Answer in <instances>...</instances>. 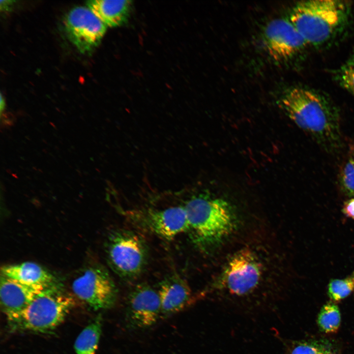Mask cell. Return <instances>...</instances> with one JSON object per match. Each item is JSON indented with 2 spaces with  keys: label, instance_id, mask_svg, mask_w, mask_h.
Returning <instances> with one entry per match:
<instances>
[{
  "label": "cell",
  "instance_id": "obj_20",
  "mask_svg": "<svg viewBox=\"0 0 354 354\" xmlns=\"http://www.w3.org/2000/svg\"><path fill=\"white\" fill-rule=\"evenodd\" d=\"M334 78L340 86L354 95V52L335 72Z\"/></svg>",
  "mask_w": 354,
  "mask_h": 354
},
{
  "label": "cell",
  "instance_id": "obj_24",
  "mask_svg": "<svg viewBox=\"0 0 354 354\" xmlns=\"http://www.w3.org/2000/svg\"><path fill=\"white\" fill-rule=\"evenodd\" d=\"M4 105H5V102H4V99L2 98V95H1V96H0V111H1V113L2 112V111H3V110L4 108V106H5Z\"/></svg>",
  "mask_w": 354,
  "mask_h": 354
},
{
  "label": "cell",
  "instance_id": "obj_14",
  "mask_svg": "<svg viewBox=\"0 0 354 354\" xmlns=\"http://www.w3.org/2000/svg\"><path fill=\"white\" fill-rule=\"evenodd\" d=\"M0 275L29 285L48 287L55 283V278L49 271L32 262L3 266Z\"/></svg>",
  "mask_w": 354,
  "mask_h": 354
},
{
  "label": "cell",
  "instance_id": "obj_22",
  "mask_svg": "<svg viewBox=\"0 0 354 354\" xmlns=\"http://www.w3.org/2000/svg\"><path fill=\"white\" fill-rule=\"evenodd\" d=\"M342 212L346 216L354 220V197L349 198L344 203Z\"/></svg>",
  "mask_w": 354,
  "mask_h": 354
},
{
  "label": "cell",
  "instance_id": "obj_7",
  "mask_svg": "<svg viewBox=\"0 0 354 354\" xmlns=\"http://www.w3.org/2000/svg\"><path fill=\"white\" fill-rule=\"evenodd\" d=\"M75 295L94 310L112 307L117 298V290L108 273L102 267H90L72 282Z\"/></svg>",
  "mask_w": 354,
  "mask_h": 354
},
{
  "label": "cell",
  "instance_id": "obj_18",
  "mask_svg": "<svg viewBox=\"0 0 354 354\" xmlns=\"http://www.w3.org/2000/svg\"><path fill=\"white\" fill-rule=\"evenodd\" d=\"M338 180L343 193L350 198L354 197V145L350 147L339 172Z\"/></svg>",
  "mask_w": 354,
  "mask_h": 354
},
{
  "label": "cell",
  "instance_id": "obj_11",
  "mask_svg": "<svg viewBox=\"0 0 354 354\" xmlns=\"http://www.w3.org/2000/svg\"><path fill=\"white\" fill-rule=\"evenodd\" d=\"M126 318L133 328L153 325L161 317L160 299L157 291L145 284L135 286L127 299Z\"/></svg>",
  "mask_w": 354,
  "mask_h": 354
},
{
  "label": "cell",
  "instance_id": "obj_23",
  "mask_svg": "<svg viewBox=\"0 0 354 354\" xmlns=\"http://www.w3.org/2000/svg\"><path fill=\"white\" fill-rule=\"evenodd\" d=\"M14 2H15L14 0H0V7L1 10L4 11H10L11 9Z\"/></svg>",
  "mask_w": 354,
  "mask_h": 354
},
{
  "label": "cell",
  "instance_id": "obj_3",
  "mask_svg": "<svg viewBox=\"0 0 354 354\" xmlns=\"http://www.w3.org/2000/svg\"><path fill=\"white\" fill-rule=\"evenodd\" d=\"M195 243L202 247L216 246L236 230L237 218L232 205L217 197L200 195L184 206Z\"/></svg>",
  "mask_w": 354,
  "mask_h": 354
},
{
  "label": "cell",
  "instance_id": "obj_10",
  "mask_svg": "<svg viewBox=\"0 0 354 354\" xmlns=\"http://www.w3.org/2000/svg\"><path fill=\"white\" fill-rule=\"evenodd\" d=\"M263 39L268 54L278 60L295 58L308 45L289 19L270 21L265 27Z\"/></svg>",
  "mask_w": 354,
  "mask_h": 354
},
{
  "label": "cell",
  "instance_id": "obj_1",
  "mask_svg": "<svg viewBox=\"0 0 354 354\" xmlns=\"http://www.w3.org/2000/svg\"><path fill=\"white\" fill-rule=\"evenodd\" d=\"M279 105L293 121L324 149L334 152L341 148L339 112L326 96L309 88L294 87L284 92Z\"/></svg>",
  "mask_w": 354,
  "mask_h": 354
},
{
  "label": "cell",
  "instance_id": "obj_5",
  "mask_svg": "<svg viewBox=\"0 0 354 354\" xmlns=\"http://www.w3.org/2000/svg\"><path fill=\"white\" fill-rule=\"evenodd\" d=\"M74 303L70 295L54 285L36 296L11 325L15 328L47 332L63 321Z\"/></svg>",
  "mask_w": 354,
  "mask_h": 354
},
{
  "label": "cell",
  "instance_id": "obj_4",
  "mask_svg": "<svg viewBox=\"0 0 354 354\" xmlns=\"http://www.w3.org/2000/svg\"><path fill=\"white\" fill-rule=\"evenodd\" d=\"M262 260L252 248L244 247L237 251L225 263L214 289L234 300L250 298L263 285L266 270Z\"/></svg>",
  "mask_w": 354,
  "mask_h": 354
},
{
  "label": "cell",
  "instance_id": "obj_19",
  "mask_svg": "<svg viewBox=\"0 0 354 354\" xmlns=\"http://www.w3.org/2000/svg\"><path fill=\"white\" fill-rule=\"evenodd\" d=\"M354 290L353 276L344 279L331 280L328 285L327 294L333 301H339L349 295Z\"/></svg>",
  "mask_w": 354,
  "mask_h": 354
},
{
  "label": "cell",
  "instance_id": "obj_21",
  "mask_svg": "<svg viewBox=\"0 0 354 354\" xmlns=\"http://www.w3.org/2000/svg\"><path fill=\"white\" fill-rule=\"evenodd\" d=\"M289 354H333L330 350L312 342H299L293 346Z\"/></svg>",
  "mask_w": 354,
  "mask_h": 354
},
{
  "label": "cell",
  "instance_id": "obj_15",
  "mask_svg": "<svg viewBox=\"0 0 354 354\" xmlns=\"http://www.w3.org/2000/svg\"><path fill=\"white\" fill-rule=\"evenodd\" d=\"M131 1L92 0L88 7L106 26L117 27L124 23L129 14Z\"/></svg>",
  "mask_w": 354,
  "mask_h": 354
},
{
  "label": "cell",
  "instance_id": "obj_12",
  "mask_svg": "<svg viewBox=\"0 0 354 354\" xmlns=\"http://www.w3.org/2000/svg\"><path fill=\"white\" fill-rule=\"evenodd\" d=\"M47 288L27 285L0 275L1 308L10 324L17 320L32 300Z\"/></svg>",
  "mask_w": 354,
  "mask_h": 354
},
{
  "label": "cell",
  "instance_id": "obj_13",
  "mask_svg": "<svg viewBox=\"0 0 354 354\" xmlns=\"http://www.w3.org/2000/svg\"><path fill=\"white\" fill-rule=\"evenodd\" d=\"M157 292L161 302V316L164 317L184 310L193 302L191 291L187 283L177 275L162 281Z\"/></svg>",
  "mask_w": 354,
  "mask_h": 354
},
{
  "label": "cell",
  "instance_id": "obj_9",
  "mask_svg": "<svg viewBox=\"0 0 354 354\" xmlns=\"http://www.w3.org/2000/svg\"><path fill=\"white\" fill-rule=\"evenodd\" d=\"M64 26L70 41L82 54H90L104 36L106 26L88 8L77 6L64 18Z\"/></svg>",
  "mask_w": 354,
  "mask_h": 354
},
{
  "label": "cell",
  "instance_id": "obj_6",
  "mask_svg": "<svg viewBox=\"0 0 354 354\" xmlns=\"http://www.w3.org/2000/svg\"><path fill=\"white\" fill-rule=\"evenodd\" d=\"M107 254L114 270L128 279L141 273L147 260V250L142 238L137 234L125 230L116 231L110 235Z\"/></svg>",
  "mask_w": 354,
  "mask_h": 354
},
{
  "label": "cell",
  "instance_id": "obj_16",
  "mask_svg": "<svg viewBox=\"0 0 354 354\" xmlns=\"http://www.w3.org/2000/svg\"><path fill=\"white\" fill-rule=\"evenodd\" d=\"M102 331V318L98 316L79 334L75 343L76 354H94L98 347Z\"/></svg>",
  "mask_w": 354,
  "mask_h": 354
},
{
  "label": "cell",
  "instance_id": "obj_8",
  "mask_svg": "<svg viewBox=\"0 0 354 354\" xmlns=\"http://www.w3.org/2000/svg\"><path fill=\"white\" fill-rule=\"evenodd\" d=\"M127 213L134 224L167 240L189 231V224L184 206L162 209L133 210Z\"/></svg>",
  "mask_w": 354,
  "mask_h": 354
},
{
  "label": "cell",
  "instance_id": "obj_17",
  "mask_svg": "<svg viewBox=\"0 0 354 354\" xmlns=\"http://www.w3.org/2000/svg\"><path fill=\"white\" fill-rule=\"evenodd\" d=\"M317 323L320 329L324 333L336 332L341 324V314L338 306L332 302L324 304L318 314Z\"/></svg>",
  "mask_w": 354,
  "mask_h": 354
},
{
  "label": "cell",
  "instance_id": "obj_2",
  "mask_svg": "<svg viewBox=\"0 0 354 354\" xmlns=\"http://www.w3.org/2000/svg\"><path fill=\"white\" fill-rule=\"evenodd\" d=\"M351 13V4L346 1L308 0L296 3L289 19L308 45L319 47L344 30Z\"/></svg>",
  "mask_w": 354,
  "mask_h": 354
},
{
  "label": "cell",
  "instance_id": "obj_25",
  "mask_svg": "<svg viewBox=\"0 0 354 354\" xmlns=\"http://www.w3.org/2000/svg\"><path fill=\"white\" fill-rule=\"evenodd\" d=\"M353 277L354 278V273H353Z\"/></svg>",
  "mask_w": 354,
  "mask_h": 354
}]
</instances>
